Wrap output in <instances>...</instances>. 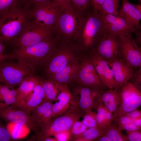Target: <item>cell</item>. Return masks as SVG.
<instances>
[{
	"label": "cell",
	"mask_w": 141,
	"mask_h": 141,
	"mask_svg": "<svg viewBox=\"0 0 141 141\" xmlns=\"http://www.w3.org/2000/svg\"><path fill=\"white\" fill-rule=\"evenodd\" d=\"M40 82L45 99L51 102L56 101L59 89L57 84L50 80H42Z\"/></svg>",
	"instance_id": "83f0119b"
},
{
	"label": "cell",
	"mask_w": 141,
	"mask_h": 141,
	"mask_svg": "<svg viewBox=\"0 0 141 141\" xmlns=\"http://www.w3.org/2000/svg\"><path fill=\"white\" fill-rule=\"evenodd\" d=\"M25 4L29 8L40 3L52 2V0H24Z\"/></svg>",
	"instance_id": "ee69618b"
},
{
	"label": "cell",
	"mask_w": 141,
	"mask_h": 141,
	"mask_svg": "<svg viewBox=\"0 0 141 141\" xmlns=\"http://www.w3.org/2000/svg\"><path fill=\"white\" fill-rule=\"evenodd\" d=\"M120 0H105L98 11L102 14H112L118 15Z\"/></svg>",
	"instance_id": "4dcf8cb0"
},
{
	"label": "cell",
	"mask_w": 141,
	"mask_h": 141,
	"mask_svg": "<svg viewBox=\"0 0 141 141\" xmlns=\"http://www.w3.org/2000/svg\"><path fill=\"white\" fill-rule=\"evenodd\" d=\"M53 104L52 102L45 100L31 112V119L37 127L52 118Z\"/></svg>",
	"instance_id": "603a6c76"
},
{
	"label": "cell",
	"mask_w": 141,
	"mask_h": 141,
	"mask_svg": "<svg viewBox=\"0 0 141 141\" xmlns=\"http://www.w3.org/2000/svg\"><path fill=\"white\" fill-rule=\"evenodd\" d=\"M112 114L107 108L105 116L100 128H104L109 126L112 122Z\"/></svg>",
	"instance_id": "7bdbcfd3"
},
{
	"label": "cell",
	"mask_w": 141,
	"mask_h": 141,
	"mask_svg": "<svg viewBox=\"0 0 141 141\" xmlns=\"http://www.w3.org/2000/svg\"><path fill=\"white\" fill-rule=\"evenodd\" d=\"M80 64L75 60L61 70L48 75V79L59 84H67L74 79Z\"/></svg>",
	"instance_id": "7402d4cb"
},
{
	"label": "cell",
	"mask_w": 141,
	"mask_h": 141,
	"mask_svg": "<svg viewBox=\"0 0 141 141\" xmlns=\"http://www.w3.org/2000/svg\"><path fill=\"white\" fill-rule=\"evenodd\" d=\"M90 55L89 57L103 84L108 89H116L119 91L121 87L116 83L107 61L93 55Z\"/></svg>",
	"instance_id": "ac0fdd59"
},
{
	"label": "cell",
	"mask_w": 141,
	"mask_h": 141,
	"mask_svg": "<svg viewBox=\"0 0 141 141\" xmlns=\"http://www.w3.org/2000/svg\"><path fill=\"white\" fill-rule=\"evenodd\" d=\"M104 135L103 128H90L81 134L72 137L70 141H96L97 138Z\"/></svg>",
	"instance_id": "4316f807"
},
{
	"label": "cell",
	"mask_w": 141,
	"mask_h": 141,
	"mask_svg": "<svg viewBox=\"0 0 141 141\" xmlns=\"http://www.w3.org/2000/svg\"><path fill=\"white\" fill-rule=\"evenodd\" d=\"M106 33L105 24L101 14L93 10L82 19L73 40L77 41L82 50L90 51Z\"/></svg>",
	"instance_id": "7a4b0ae2"
},
{
	"label": "cell",
	"mask_w": 141,
	"mask_h": 141,
	"mask_svg": "<svg viewBox=\"0 0 141 141\" xmlns=\"http://www.w3.org/2000/svg\"><path fill=\"white\" fill-rule=\"evenodd\" d=\"M87 128L82 121L78 120L76 121L73 125L69 130L71 135V138L73 137L81 134Z\"/></svg>",
	"instance_id": "e575fe53"
},
{
	"label": "cell",
	"mask_w": 141,
	"mask_h": 141,
	"mask_svg": "<svg viewBox=\"0 0 141 141\" xmlns=\"http://www.w3.org/2000/svg\"><path fill=\"white\" fill-rule=\"evenodd\" d=\"M128 141H141V129L133 131H126Z\"/></svg>",
	"instance_id": "f35d334b"
},
{
	"label": "cell",
	"mask_w": 141,
	"mask_h": 141,
	"mask_svg": "<svg viewBox=\"0 0 141 141\" xmlns=\"http://www.w3.org/2000/svg\"><path fill=\"white\" fill-rule=\"evenodd\" d=\"M120 57L134 69L141 67V48L132 36H119Z\"/></svg>",
	"instance_id": "4fadbf2b"
},
{
	"label": "cell",
	"mask_w": 141,
	"mask_h": 141,
	"mask_svg": "<svg viewBox=\"0 0 141 141\" xmlns=\"http://www.w3.org/2000/svg\"><path fill=\"white\" fill-rule=\"evenodd\" d=\"M5 47L3 44V43L0 39V55L4 54Z\"/></svg>",
	"instance_id": "db71d44e"
},
{
	"label": "cell",
	"mask_w": 141,
	"mask_h": 141,
	"mask_svg": "<svg viewBox=\"0 0 141 141\" xmlns=\"http://www.w3.org/2000/svg\"><path fill=\"white\" fill-rule=\"evenodd\" d=\"M36 140L39 141H57L55 138L51 136H44L40 137H36Z\"/></svg>",
	"instance_id": "c3c4849f"
},
{
	"label": "cell",
	"mask_w": 141,
	"mask_h": 141,
	"mask_svg": "<svg viewBox=\"0 0 141 141\" xmlns=\"http://www.w3.org/2000/svg\"><path fill=\"white\" fill-rule=\"evenodd\" d=\"M106 61L112 70L116 83L121 87L133 77L134 69L121 57Z\"/></svg>",
	"instance_id": "d6986e66"
},
{
	"label": "cell",
	"mask_w": 141,
	"mask_h": 141,
	"mask_svg": "<svg viewBox=\"0 0 141 141\" xmlns=\"http://www.w3.org/2000/svg\"><path fill=\"white\" fill-rule=\"evenodd\" d=\"M118 16L124 18L137 30H141V12L128 0H122Z\"/></svg>",
	"instance_id": "44dd1931"
},
{
	"label": "cell",
	"mask_w": 141,
	"mask_h": 141,
	"mask_svg": "<svg viewBox=\"0 0 141 141\" xmlns=\"http://www.w3.org/2000/svg\"><path fill=\"white\" fill-rule=\"evenodd\" d=\"M120 95V103L112 114V121L116 118L126 115L137 109L141 105V92L133 86L125 88Z\"/></svg>",
	"instance_id": "7c38bea8"
},
{
	"label": "cell",
	"mask_w": 141,
	"mask_h": 141,
	"mask_svg": "<svg viewBox=\"0 0 141 141\" xmlns=\"http://www.w3.org/2000/svg\"><path fill=\"white\" fill-rule=\"evenodd\" d=\"M61 8L52 1L35 5L29 9L30 21L40 27L54 30Z\"/></svg>",
	"instance_id": "5b68a950"
},
{
	"label": "cell",
	"mask_w": 141,
	"mask_h": 141,
	"mask_svg": "<svg viewBox=\"0 0 141 141\" xmlns=\"http://www.w3.org/2000/svg\"><path fill=\"white\" fill-rule=\"evenodd\" d=\"M56 35L51 38L26 47L17 48L9 54L10 60L15 59L34 73L44 66L60 40Z\"/></svg>",
	"instance_id": "6da1fadb"
},
{
	"label": "cell",
	"mask_w": 141,
	"mask_h": 141,
	"mask_svg": "<svg viewBox=\"0 0 141 141\" xmlns=\"http://www.w3.org/2000/svg\"><path fill=\"white\" fill-rule=\"evenodd\" d=\"M10 55L9 54H4L0 55V62L3 61L10 60Z\"/></svg>",
	"instance_id": "f5cc1de1"
},
{
	"label": "cell",
	"mask_w": 141,
	"mask_h": 141,
	"mask_svg": "<svg viewBox=\"0 0 141 141\" xmlns=\"http://www.w3.org/2000/svg\"><path fill=\"white\" fill-rule=\"evenodd\" d=\"M46 99L40 79L39 78L33 90L28 96L15 105L10 106L22 109L31 113L37 107Z\"/></svg>",
	"instance_id": "ffe728a7"
},
{
	"label": "cell",
	"mask_w": 141,
	"mask_h": 141,
	"mask_svg": "<svg viewBox=\"0 0 141 141\" xmlns=\"http://www.w3.org/2000/svg\"><path fill=\"white\" fill-rule=\"evenodd\" d=\"M70 3L85 16L93 10L91 0H70Z\"/></svg>",
	"instance_id": "d6a6232c"
},
{
	"label": "cell",
	"mask_w": 141,
	"mask_h": 141,
	"mask_svg": "<svg viewBox=\"0 0 141 141\" xmlns=\"http://www.w3.org/2000/svg\"><path fill=\"white\" fill-rule=\"evenodd\" d=\"M39 79L34 75L28 76L25 78L18 87L16 89L17 96L16 104L25 99L32 92Z\"/></svg>",
	"instance_id": "d4e9b609"
},
{
	"label": "cell",
	"mask_w": 141,
	"mask_h": 141,
	"mask_svg": "<svg viewBox=\"0 0 141 141\" xmlns=\"http://www.w3.org/2000/svg\"><path fill=\"white\" fill-rule=\"evenodd\" d=\"M30 21L29 9L25 5L15 8L0 17V39L12 42L24 31Z\"/></svg>",
	"instance_id": "3957f363"
},
{
	"label": "cell",
	"mask_w": 141,
	"mask_h": 141,
	"mask_svg": "<svg viewBox=\"0 0 141 141\" xmlns=\"http://www.w3.org/2000/svg\"><path fill=\"white\" fill-rule=\"evenodd\" d=\"M56 35L54 30L40 27L30 21L23 32L12 43L17 48H24L49 39Z\"/></svg>",
	"instance_id": "9c48e42d"
},
{
	"label": "cell",
	"mask_w": 141,
	"mask_h": 141,
	"mask_svg": "<svg viewBox=\"0 0 141 141\" xmlns=\"http://www.w3.org/2000/svg\"><path fill=\"white\" fill-rule=\"evenodd\" d=\"M126 115L132 120L134 119L141 117V111L136 109L130 112Z\"/></svg>",
	"instance_id": "f6af8a7d"
},
{
	"label": "cell",
	"mask_w": 141,
	"mask_h": 141,
	"mask_svg": "<svg viewBox=\"0 0 141 141\" xmlns=\"http://www.w3.org/2000/svg\"><path fill=\"white\" fill-rule=\"evenodd\" d=\"M117 126L121 131H133L141 129V128L136 126L132 122Z\"/></svg>",
	"instance_id": "60d3db41"
},
{
	"label": "cell",
	"mask_w": 141,
	"mask_h": 141,
	"mask_svg": "<svg viewBox=\"0 0 141 141\" xmlns=\"http://www.w3.org/2000/svg\"><path fill=\"white\" fill-rule=\"evenodd\" d=\"M136 9L141 12V3L138 4L134 5Z\"/></svg>",
	"instance_id": "11a10c76"
},
{
	"label": "cell",
	"mask_w": 141,
	"mask_h": 141,
	"mask_svg": "<svg viewBox=\"0 0 141 141\" xmlns=\"http://www.w3.org/2000/svg\"><path fill=\"white\" fill-rule=\"evenodd\" d=\"M74 79L78 85L100 90L108 89L101 81L89 57L82 59Z\"/></svg>",
	"instance_id": "30bf717a"
},
{
	"label": "cell",
	"mask_w": 141,
	"mask_h": 141,
	"mask_svg": "<svg viewBox=\"0 0 141 141\" xmlns=\"http://www.w3.org/2000/svg\"><path fill=\"white\" fill-rule=\"evenodd\" d=\"M84 115L75 111L53 117L38 126V132L36 137L54 136L59 132L69 130L73 124Z\"/></svg>",
	"instance_id": "8992f818"
},
{
	"label": "cell",
	"mask_w": 141,
	"mask_h": 141,
	"mask_svg": "<svg viewBox=\"0 0 141 141\" xmlns=\"http://www.w3.org/2000/svg\"><path fill=\"white\" fill-rule=\"evenodd\" d=\"M83 117V119L82 122L87 128L98 127L97 114L92 110L86 113Z\"/></svg>",
	"instance_id": "836d02e7"
},
{
	"label": "cell",
	"mask_w": 141,
	"mask_h": 141,
	"mask_svg": "<svg viewBox=\"0 0 141 141\" xmlns=\"http://www.w3.org/2000/svg\"><path fill=\"white\" fill-rule=\"evenodd\" d=\"M54 136L57 141H70L71 138L69 130L59 132Z\"/></svg>",
	"instance_id": "ab89813d"
},
{
	"label": "cell",
	"mask_w": 141,
	"mask_h": 141,
	"mask_svg": "<svg viewBox=\"0 0 141 141\" xmlns=\"http://www.w3.org/2000/svg\"><path fill=\"white\" fill-rule=\"evenodd\" d=\"M129 81L141 92V67L134 69L133 75Z\"/></svg>",
	"instance_id": "d590c367"
},
{
	"label": "cell",
	"mask_w": 141,
	"mask_h": 141,
	"mask_svg": "<svg viewBox=\"0 0 141 141\" xmlns=\"http://www.w3.org/2000/svg\"><path fill=\"white\" fill-rule=\"evenodd\" d=\"M140 2H141V0H139Z\"/></svg>",
	"instance_id": "9f6ffc18"
},
{
	"label": "cell",
	"mask_w": 141,
	"mask_h": 141,
	"mask_svg": "<svg viewBox=\"0 0 141 141\" xmlns=\"http://www.w3.org/2000/svg\"><path fill=\"white\" fill-rule=\"evenodd\" d=\"M84 16L70 2L61 7L54 28L61 40L73 41Z\"/></svg>",
	"instance_id": "277c9868"
},
{
	"label": "cell",
	"mask_w": 141,
	"mask_h": 141,
	"mask_svg": "<svg viewBox=\"0 0 141 141\" xmlns=\"http://www.w3.org/2000/svg\"><path fill=\"white\" fill-rule=\"evenodd\" d=\"M135 34V40L140 45H141V30H137L134 33Z\"/></svg>",
	"instance_id": "681fc988"
},
{
	"label": "cell",
	"mask_w": 141,
	"mask_h": 141,
	"mask_svg": "<svg viewBox=\"0 0 141 141\" xmlns=\"http://www.w3.org/2000/svg\"><path fill=\"white\" fill-rule=\"evenodd\" d=\"M7 126L13 139L24 137L28 133L30 130L26 126L18 123L10 122Z\"/></svg>",
	"instance_id": "f546056e"
},
{
	"label": "cell",
	"mask_w": 141,
	"mask_h": 141,
	"mask_svg": "<svg viewBox=\"0 0 141 141\" xmlns=\"http://www.w3.org/2000/svg\"><path fill=\"white\" fill-rule=\"evenodd\" d=\"M101 91L78 85L71 93L78 111L85 114L92 109H96Z\"/></svg>",
	"instance_id": "8fae6325"
},
{
	"label": "cell",
	"mask_w": 141,
	"mask_h": 141,
	"mask_svg": "<svg viewBox=\"0 0 141 141\" xmlns=\"http://www.w3.org/2000/svg\"><path fill=\"white\" fill-rule=\"evenodd\" d=\"M17 97L16 89H10L0 83V108L15 105Z\"/></svg>",
	"instance_id": "484cf974"
},
{
	"label": "cell",
	"mask_w": 141,
	"mask_h": 141,
	"mask_svg": "<svg viewBox=\"0 0 141 141\" xmlns=\"http://www.w3.org/2000/svg\"><path fill=\"white\" fill-rule=\"evenodd\" d=\"M96 141H111V140L107 136L104 135L97 138Z\"/></svg>",
	"instance_id": "f907efd6"
},
{
	"label": "cell",
	"mask_w": 141,
	"mask_h": 141,
	"mask_svg": "<svg viewBox=\"0 0 141 141\" xmlns=\"http://www.w3.org/2000/svg\"><path fill=\"white\" fill-rule=\"evenodd\" d=\"M113 121L115 122V124L117 126L123 125L132 122L131 119L126 115L116 118L112 121Z\"/></svg>",
	"instance_id": "b9f144b4"
},
{
	"label": "cell",
	"mask_w": 141,
	"mask_h": 141,
	"mask_svg": "<svg viewBox=\"0 0 141 141\" xmlns=\"http://www.w3.org/2000/svg\"><path fill=\"white\" fill-rule=\"evenodd\" d=\"M105 0H91V5L94 11H98Z\"/></svg>",
	"instance_id": "bcb514c9"
},
{
	"label": "cell",
	"mask_w": 141,
	"mask_h": 141,
	"mask_svg": "<svg viewBox=\"0 0 141 141\" xmlns=\"http://www.w3.org/2000/svg\"><path fill=\"white\" fill-rule=\"evenodd\" d=\"M12 139L7 126L0 122V141H10Z\"/></svg>",
	"instance_id": "74e56055"
},
{
	"label": "cell",
	"mask_w": 141,
	"mask_h": 141,
	"mask_svg": "<svg viewBox=\"0 0 141 141\" xmlns=\"http://www.w3.org/2000/svg\"><path fill=\"white\" fill-rule=\"evenodd\" d=\"M101 14L105 24L107 33L118 36H131L132 33H134L137 30L126 20L118 15L110 14Z\"/></svg>",
	"instance_id": "e0dca14e"
},
{
	"label": "cell",
	"mask_w": 141,
	"mask_h": 141,
	"mask_svg": "<svg viewBox=\"0 0 141 141\" xmlns=\"http://www.w3.org/2000/svg\"><path fill=\"white\" fill-rule=\"evenodd\" d=\"M0 62V83L11 89L19 85L27 76L34 75L29 68L18 62Z\"/></svg>",
	"instance_id": "52a82bcc"
},
{
	"label": "cell",
	"mask_w": 141,
	"mask_h": 141,
	"mask_svg": "<svg viewBox=\"0 0 141 141\" xmlns=\"http://www.w3.org/2000/svg\"><path fill=\"white\" fill-rule=\"evenodd\" d=\"M90 52V55L106 60L120 57L119 36L106 33Z\"/></svg>",
	"instance_id": "5bb4252c"
},
{
	"label": "cell",
	"mask_w": 141,
	"mask_h": 141,
	"mask_svg": "<svg viewBox=\"0 0 141 141\" xmlns=\"http://www.w3.org/2000/svg\"><path fill=\"white\" fill-rule=\"evenodd\" d=\"M120 100L119 90L108 89L101 91L98 101L102 103L113 114L118 107Z\"/></svg>",
	"instance_id": "cb8c5ba5"
},
{
	"label": "cell",
	"mask_w": 141,
	"mask_h": 141,
	"mask_svg": "<svg viewBox=\"0 0 141 141\" xmlns=\"http://www.w3.org/2000/svg\"><path fill=\"white\" fill-rule=\"evenodd\" d=\"M107 108L101 102H99L96 108L97 113V119L98 126L100 128L101 125L104 119Z\"/></svg>",
	"instance_id": "8d00e7d4"
},
{
	"label": "cell",
	"mask_w": 141,
	"mask_h": 141,
	"mask_svg": "<svg viewBox=\"0 0 141 141\" xmlns=\"http://www.w3.org/2000/svg\"><path fill=\"white\" fill-rule=\"evenodd\" d=\"M103 128L104 134L111 141H128L126 136L122 133L116 124H111Z\"/></svg>",
	"instance_id": "f1b7e54d"
},
{
	"label": "cell",
	"mask_w": 141,
	"mask_h": 141,
	"mask_svg": "<svg viewBox=\"0 0 141 141\" xmlns=\"http://www.w3.org/2000/svg\"><path fill=\"white\" fill-rule=\"evenodd\" d=\"M60 42L44 66L48 75L61 70L76 60L74 54V46L71 44V42L61 41L60 44Z\"/></svg>",
	"instance_id": "ba28073f"
},
{
	"label": "cell",
	"mask_w": 141,
	"mask_h": 141,
	"mask_svg": "<svg viewBox=\"0 0 141 141\" xmlns=\"http://www.w3.org/2000/svg\"><path fill=\"white\" fill-rule=\"evenodd\" d=\"M25 4L24 0H0V17L12 9Z\"/></svg>",
	"instance_id": "1f68e13d"
},
{
	"label": "cell",
	"mask_w": 141,
	"mask_h": 141,
	"mask_svg": "<svg viewBox=\"0 0 141 141\" xmlns=\"http://www.w3.org/2000/svg\"><path fill=\"white\" fill-rule=\"evenodd\" d=\"M0 117L9 122L23 125L32 131L37 135L38 128L32 120L31 113L10 106L0 108Z\"/></svg>",
	"instance_id": "2e32d148"
},
{
	"label": "cell",
	"mask_w": 141,
	"mask_h": 141,
	"mask_svg": "<svg viewBox=\"0 0 141 141\" xmlns=\"http://www.w3.org/2000/svg\"><path fill=\"white\" fill-rule=\"evenodd\" d=\"M132 121L136 126L141 128V117L134 119Z\"/></svg>",
	"instance_id": "816d5d0a"
},
{
	"label": "cell",
	"mask_w": 141,
	"mask_h": 141,
	"mask_svg": "<svg viewBox=\"0 0 141 141\" xmlns=\"http://www.w3.org/2000/svg\"><path fill=\"white\" fill-rule=\"evenodd\" d=\"M57 83L59 91L57 97L56 101H57L52 105V118L70 112H79L67 84Z\"/></svg>",
	"instance_id": "9a60e30c"
},
{
	"label": "cell",
	"mask_w": 141,
	"mask_h": 141,
	"mask_svg": "<svg viewBox=\"0 0 141 141\" xmlns=\"http://www.w3.org/2000/svg\"><path fill=\"white\" fill-rule=\"evenodd\" d=\"M52 1L54 4L61 7L70 2V0H52Z\"/></svg>",
	"instance_id": "7dc6e473"
}]
</instances>
